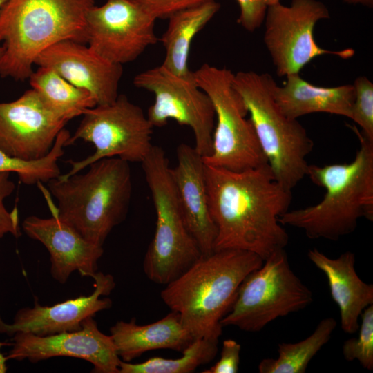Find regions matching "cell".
<instances>
[{
	"label": "cell",
	"instance_id": "1",
	"mask_svg": "<svg viewBox=\"0 0 373 373\" xmlns=\"http://www.w3.org/2000/svg\"><path fill=\"white\" fill-rule=\"evenodd\" d=\"M211 216L217 229L214 251L253 252L263 260L288 244L278 218L289 210L291 191L275 179L269 165L230 171L204 164Z\"/></svg>",
	"mask_w": 373,
	"mask_h": 373
},
{
	"label": "cell",
	"instance_id": "2",
	"mask_svg": "<svg viewBox=\"0 0 373 373\" xmlns=\"http://www.w3.org/2000/svg\"><path fill=\"white\" fill-rule=\"evenodd\" d=\"M263 261L253 252L236 249L202 255L166 285L161 298L178 314L193 339L218 342L223 327L221 320L231 309L241 283Z\"/></svg>",
	"mask_w": 373,
	"mask_h": 373
},
{
	"label": "cell",
	"instance_id": "3",
	"mask_svg": "<svg viewBox=\"0 0 373 373\" xmlns=\"http://www.w3.org/2000/svg\"><path fill=\"white\" fill-rule=\"evenodd\" d=\"M360 146L349 163L309 165L307 175L325 193L321 202L287 211L278 221L302 229L310 239L338 240L356 229L358 220H373V142L350 126Z\"/></svg>",
	"mask_w": 373,
	"mask_h": 373
},
{
	"label": "cell",
	"instance_id": "4",
	"mask_svg": "<svg viewBox=\"0 0 373 373\" xmlns=\"http://www.w3.org/2000/svg\"><path fill=\"white\" fill-rule=\"evenodd\" d=\"M88 167L84 173L60 175L47 183L57 207L43 184L38 186L51 203L52 214L86 240L103 246L126 216L132 194L131 171L129 162L119 157L104 158Z\"/></svg>",
	"mask_w": 373,
	"mask_h": 373
},
{
	"label": "cell",
	"instance_id": "5",
	"mask_svg": "<svg viewBox=\"0 0 373 373\" xmlns=\"http://www.w3.org/2000/svg\"><path fill=\"white\" fill-rule=\"evenodd\" d=\"M94 6L95 0H8L0 12V75L24 81L48 47L67 39L86 43V15Z\"/></svg>",
	"mask_w": 373,
	"mask_h": 373
},
{
	"label": "cell",
	"instance_id": "6",
	"mask_svg": "<svg viewBox=\"0 0 373 373\" xmlns=\"http://www.w3.org/2000/svg\"><path fill=\"white\" fill-rule=\"evenodd\" d=\"M274 79L268 73L239 71L232 84L242 97L273 175L291 190L307 175V157L314 142L297 119L287 118L274 99Z\"/></svg>",
	"mask_w": 373,
	"mask_h": 373
},
{
	"label": "cell",
	"instance_id": "7",
	"mask_svg": "<svg viewBox=\"0 0 373 373\" xmlns=\"http://www.w3.org/2000/svg\"><path fill=\"white\" fill-rule=\"evenodd\" d=\"M141 163L156 213L155 233L143 269L150 280L166 285L202 254L185 225L164 151L153 146Z\"/></svg>",
	"mask_w": 373,
	"mask_h": 373
},
{
	"label": "cell",
	"instance_id": "8",
	"mask_svg": "<svg viewBox=\"0 0 373 373\" xmlns=\"http://www.w3.org/2000/svg\"><path fill=\"white\" fill-rule=\"evenodd\" d=\"M196 84L209 96L215 111L212 151L207 165L243 171L267 164L245 103L232 84L233 73L224 67L203 64L193 71Z\"/></svg>",
	"mask_w": 373,
	"mask_h": 373
},
{
	"label": "cell",
	"instance_id": "9",
	"mask_svg": "<svg viewBox=\"0 0 373 373\" xmlns=\"http://www.w3.org/2000/svg\"><path fill=\"white\" fill-rule=\"evenodd\" d=\"M312 301V291L291 269L286 251L280 249L245 278L221 325L257 332L276 318L305 308Z\"/></svg>",
	"mask_w": 373,
	"mask_h": 373
},
{
	"label": "cell",
	"instance_id": "10",
	"mask_svg": "<svg viewBox=\"0 0 373 373\" xmlns=\"http://www.w3.org/2000/svg\"><path fill=\"white\" fill-rule=\"evenodd\" d=\"M75 133L66 146L78 140L92 143L95 152L80 161L68 160L71 169L61 175L68 177L104 158L119 157L128 162H142L153 146V126L142 109L119 95L110 104L86 109Z\"/></svg>",
	"mask_w": 373,
	"mask_h": 373
},
{
	"label": "cell",
	"instance_id": "11",
	"mask_svg": "<svg viewBox=\"0 0 373 373\" xmlns=\"http://www.w3.org/2000/svg\"><path fill=\"white\" fill-rule=\"evenodd\" d=\"M330 17L327 7L318 0H292L267 6L264 43L279 77L300 71L316 57L329 55L343 59L352 57L354 49H324L314 37L318 21Z\"/></svg>",
	"mask_w": 373,
	"mask_h": 373
},
{
	"label": "cell",
	"instance_id": "12",
	"mask_svg": "<svg viewBox=\"0 0 373 373\" xmlns=\"http://www.w3.org/2000/svg\"><path fill=\"white\" fill-rule=\"evenodd\" d=\"M135 87L155 96L146 117L153 127L166 126L169 119L189 126L193 132L198 153L205 157L212 151L216 118L209 96L196 84L195 79L178 76L162 64L136 75Z\"/></svg>",
	"mask_w": 373,
	"mask_h": 373
},
{
	"label": "cell",
	"instance_id": "13",
	"mask_svg": "<svg viewBox=\"0 0 373 373\" xmlns=\"http://www.w3.org/2000/svg\"><path fill=\"white\" fill-rule=\"evenodd\" d=\"M156 19L128 0H106L86 15V44L106 60L123 65L157 43Z\"/></svg>",
	"mask_w": 373,
	"mask_h": 373
},
{
	"label": "cell",
	"instance_id": "14",
	"mask_svg": "<svg viewBox=\"0 0 373 373\" xmlns=\"http://www.w3.org/2000/svg\"><path fill=\"white\" fill-rule=\"evenodd\" d=\"M68 122L53 112L34 89L0 102V150L26 161L39 160L52 148Z\"/></svg>",
	"mask_w": 373,
	"mask_h": 373
},
{
	"label": "cell",
	"instance_id": "15",
	"mask_svg": "<svg viewBox=\"0 0 373 373\" xmlns=\"http://www.w3.org/2000/svg\"><path fill=\"white\" fill-rule=\"evenodd\" d=\"M82 329L48 336L17 332L12 336V348L6 358L32 363L55 356L83 359L93 365L96 373H119L121 359L111 336L102 333L93 316L86 318Z\"/></svg>",
	"mask_w": 373,
	"mask_h": 373
},
{
	"label": "cell",
	"instance_id": "16",
	"mask_svg": "<svg viewBox=\"0 0 373 373\" xmlns=\"http://www.w3.org/2000/svg\"><path fill=\"white\" fill-rule=\"evenodd\" d=\"M34 64L48 67L74 86L87 90L96 106L116 100L122 65L112 63L88 46L73 40H63L46 48Z\"/></svg>",
	"mask_w": 373,
	"mask_h": 373
},
{
	"label": "cell",
	"instance_id": "17",
	"mask_svg": "<svg viewBox=\"0 0 373 373\" xmlns=\"http://www.w3.org/2000/svg\"><path fill=\"white\" fill-rule=\"evenodd\" d=\"M93 292L68 299L52 306L41 305L36 300L32 307L20 309L13 323L8 324L0 317V334L12 336L17 332H29L37 336H48L82 329V322L100 311L111 307L112 301L101 296L110 294L115 282L111 274L97 271Z\"/></svg>",
	"mask_w": 373,
	"mask_h": 373
},
{
	"label": "cell",
	"instance_id": "18",
	"mask_svg": "<svg viewBox=\"0 0 373 373\" xmlns=\"http://www.w3.org/2000/svg\"><path fill=\"white\" fill-rule=\"evenodd\" d=\"M22 228L29 238L48 251L50 273L58 283H65L74 271L91 278L97 271V262L104 253L102 246L86 240L55 215L48 218L30 216L23 220Z\"/></svg>",
	"mask_w": 373,
	"mask_h": 373
},
{
	"label": "cell",
	"instance_id": "19",
	"mask_svg": "<svg viewBox=\"0 0 373 373\" xmlns=\"http://www.w3.org/2000/svg\"><path fill=\"white\" fill-rule=\"evenodd\" d=\"M177 164L171 176L185 225L202 255L214 251L216 226L211 216L202 156L182 143L176 150Z\"/></svg>",
	"mask_w": 373,
	"mask_h": 373
},
{
	"label": "cell",
	"instance_id": "20",
	"mask_svg": "<svg viewBox=\"0 0 373 373\" xmlns=\"http://www.w3.org/2000/svg\"><path fill=\"white\" fill-rule=\"evenodd\" d=\"M307 256L327 279L331 296L339 308L342 329L350 334L356 332L363 311L373 305V285L357 274L355 254L347 251L331 258L312 248Z\"/></svg>",
	"mask_w": 373,
	"mask_h": 373
},
{
	"label": "cell",
	"instance_id": "21",
	"mask_svg": "<svg viewBox=\"0 0 373 373\" xmlns=\"http://www.w3.org/2000/svg\"><path fill=\"white\" fill-rule=\"evenodd\" d=\"M271 91L278 107L290 119L314 113H326L351 119L354 100L353 84L317 86L296 73L286 76L282 86L275 82Z\"/></svg>",
	"mask_w": 373,
	"mask_h": 373
},
{
	"label": "cell",
	"instance_id": "22",
	"mask_svg": "<svg viewBox=\"0 0 373 373\" xmlns=\"http://www.w3.org/2000/svg\"><path fill=\"white\" fill-rule=\"evenodd\" d=\"M110 332L118 356L125 362L151 350L169 349L182 352L194 340L178 314L173 311L147 325H138L135 318L129 322L117 321Z\"/></svg>",
	"mask_w": 373,
	"mask_h": 373
},
{
	"label": "cell",
	"instance_id": "23",
	"mask_svg": "<svg viewBox=\"0 0 373 373\" xmlns=\"http://www.w3.org/2000/svg\"><path fill=\"white\" fill-rule=\"evenodd\" d=\"M220 8L211 0L180 10L169 17L168 26L160 41L165 49L162 65L173 74L193 79L189 67V55L195 36L207 24Z\"/></svg>",
	"mask_w": 373,
	"mask_h": 373
},
{
	"label": "cell",
	"instance_id": "24",
	"mask_svg": "<svg viewBox=\"0 0 373 373\" xmlns=\"http://www.w3.org/2000/svg\"><path fill=\"white\" fill-rule=\"evenodd\" d=\"M28 79L45 104L67 122L96 106L87 90L70 84L50 68L39 66Z\"/></svg>",
	"mask_w": 373,
	"mask_h": 373
},
{
	"label": "cell",
	"instance_id": "25",
	"mask_svg": "<svg viewBox=\"0 0 373 373\" xmlns=\"http://www.w3.org/2000/svg\"><path fill=\"white\" fill-rule=\"evenodd\" d=\"M336 327L334 318L321 320L311 335L296 343L278 344L276 358L262 359L260 373H305L313 357L329 341Z\"/></svg>",
	"mask_w": 373,
	"mask_h": 373
},
{
	"label": "cell",
	"instance_id": "26",
	"mask_svg": "<svg viewBox=\"0 0 373 373\" xmlns=\"http://www.w3.org/2000/svg\"><path fill=\"white\" fill-rule=\"evenodd\" d=\"M218 343L205 338L194 339L177 358L153 357L139 363L121 360L119 373H191L213 361L218 352Z\"/></svg>",
	"mask_w": 373,
	"mask_h": 373
},
{
	"label": "cell",
	"instance_id": "27",
	"mask_svg": "<svg viewBox=\"0 0 373 373\" xmlns=\"http://www.w3.org/2000/svg\"><path fill=\"white\" fill-rule=\"evenodd\" d=\"M69 131L63 128L58 134L50 151L44 157L26 161L12 157L0 150V173H15L24 184L48 183L61 175L58 160L64 154L66 142L70 137Z\"/></svg>",
	"mask_w": 373,
	"mask_h": 373
},
{
	"label": "cell",
	"instance_id": "28",
	"mask_svg": "<svg viewBox=\"0 0 373 373\" xmlns=\"http://www.w3.org/2000/svg\"><path fill=\"white\" fill-rule=\"evenodd\" d=\"M361 323L357 337L346 340L342 347L343 355L348 361H358L368 370H373V305L366 307L361 315Z\"/></svg>",
	"mask_w": 373,
	"mask_h": 373
},
{
	"label": "cell",
	"instance_id": "29",
	"mask_svg": "<svg viewBox=\"0 0 373 373\" xmlns=\"http://www.w3.org/2000/svg\"><path fill=\"white\" fill-rule=\"evenodd\" d=\"M353 85L354 100L351 119L359 126L361 132L373 142V84L367 77L359 76Z\"/></svg>",
	"mask_w": 373,
	"mask_h": 373
},
{
	"label": "cell",
	"instance_id": "30",
	"mask_svg": "<svg viewBox=\"0 0 373 373\" xmlns=\"http://www.w3.org/2000/svg\"><path fill=\"white\" fill-rule=\"evenodd\" d=\"M9 172L0 173V238L10 233L15 238L21 235L19 211L17 207L12 211L7 210L4 200L10 196L15 188V183L10 179Z\"/></svg>",
	"mask_w": 373,
	"mask_h": 373
},
{
	"label": "cell",
	"instance_id": "31",
	"mask_svg": "<svg viewBox=\"0 0 373 373\" xmlns=\"http://www.w3.org/2000/svg\"><path fill=\"white\" fill-rule=\"evenodd\" d=\"M155 19H168L174 13L211 0H128Z\"/></svg>",
	"mask_w": 373,
	"mask_h": 373
},
{
	"label": "cell",
	"instance_id": "32",
	"mask_svg": "<svg viewBox=\"0 0 373 373\" xmlns=\"http://www.w3.org/2000/svg\"><path fill=\"white\" fill-rule=\"evenodd\" d=\"M240 7L237 22L248 32L261 26L267 9L264 0H236Z\"/></svg>",
	"mask_w": 373,
	"mask_h": 373
},
{
	"label": "cell",
	"instance_id": "33",
	"mask_svg": "<svg viewBox=\"0 0 373 373\" xmlns=\"http://www.w3.org/2000/svg\"><path fill=\"white\" fill-rule=\"evenodd\" d=\"M240 345L233 339H226L222 343L220 357L203 373H237L240 364Z\"/></svg>",
	"mask_w": 373,
	"mask_h": 373
},
{
	"label": "cell",
	"instance_id": "34",
	"mask_svg": "<svg viewBox=\"0 0 373 373\" xmlns=\"http://www.w3.org/2000/svg\"><path fill=\"white\" fill-rule=\"evenodd\" d=\"M5 345H12V343L0 341V373H5L8 370L6 365V361L8 359L1 352V348Z\"/></svg>",
	"mask_w": 373,
	"mask_h": 373
},
{
	"label": "cell",
	"instance_id": "35",
	"mask_svg": "<svg viewBox=\"0 0 373 373\" xmlns=\"http://www.w3.org/2000/svg\"><path fill=\"white\" fill-rule=\"evenodd\" d=\"M344 3L352 5H361L368 8H372L373 0H341Z\"/></svg>",
	"mask_w": 373,
	"mask_h": 373
},
{
	"label": "cell",
	"instance_id": "36",
	"mask_svg": "<svg viewBox=\"0 0 373 373\" xmlns=\"http://www.w3.org/2000/svg\"><path fill=\"white\" fill-rule=\"evenodd\" d=\"M265 3L269 6H271L280 2V0H264Z\"/></svg>",
	"mask_w": 373,
	"mask_h": 373
},
{
	"label": "cell",
	"instance_id": "37",
	"mask_svg": "<svg viewBox=\"0 0 373 373\" xmlns=\"http://www.w3.org/2000/svg\"><path fill=\"white\" fill-rule=\"evenodd\" d=\"M4 52H5L4 47L3 46H0V66H1V61L4 55Z\"/></svg>",
	"mask_w": 373,
	"mask_h": 373
},
{
	"label": "cell",
	"instance_id": "38",
	"mask_svg": "<svg viewBox=\"0 0 373 373\" xmlns=\"http://www.w3.org/2000/svg\"><path fill=\"white\" fill-rule=\"evenodd\" d=\"M8 0H0V12Z\"/></svg>",
	"mask_w": 373,
	"mask_h": 373
}]
</instances>
